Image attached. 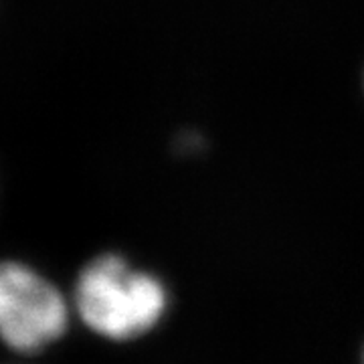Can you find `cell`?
Segmentation results:
<instances>
[{"instance_id":"7a4b0ae2","label":"cell","mask_w":364,"mask_h":364,"mask_svg":"<svg viewBox=\"0 0 364 364\" xmlns=\"http://www.w3.org/2000/svg\"><path fill=\"white\" fill-rule=\"evenodd\" d=\"M59 289L21 263H0V340L18 352L49 346L67 330Z\"/></svg>"},{"instance_id":"6da1fadb","label":"cell","mask_w":364,"mask_h":364,"mask_svg":"<svg viewBox=\"0 0 364 364\" xmlns=\"http://www.w3.org/2000/svg\"><path fill=\"white\" fill-rule=\"evenodd\" d=\"M75 306L93 332L130 340L158 324L166 310V291L156 277L134 269L122 257L104 255L79 275Z\"/></svg>"}]
</instances>
